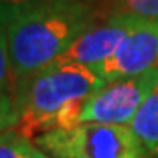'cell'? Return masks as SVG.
I'll list each match as a JSON object with an SVG mask.
<instances>
[{"mask_svg":"<svg viewBox=\"0 0 158 158\" xmlns=\"http://www.w3.org/2000/svg\"><path fill=\"white\" fill-rule=\"evenodd\" d=\"M158 86V67L144 74L106 83L90 97L81 113V123L128 127L144 100Z\"/></svg>","mask_w":158,"mask_h":158,"instance_id":"obj_4","label":"cell"},{"mask_svg":"<svg viewBox=\"0 0 158 158\" xmlns=\"http://www.w3.org/2000/svg\"><path fill=\"white\" fill-rule=\"evenodd\" d=\"M35 158H51V156H48L46 153H42L40 149H37V148H35Z\"/></svg>","mask_w":158,"mask_h":158,"instance_id":"obj_14","label":"cell"},{"mask_svg":"<svg viewBox=\"0 0 158 158\" xmlns=\"http://www.w3.org/2000/svg\"><path fill=\"white\" fill-rule=\"evenodd\" d=\"M18 123V111L14 95H2L0 97V134L7 130H14Z\"/></svg>","mask_w":158,"mask_h":158,"instance_id":"obj_12","label":"cell"},{"mask_svg":"<svg viewBox=\"0 0 158 158\" xmlns=\"http://www.w3.org/2000/svg\"><path fill=\"white\" fill-rule=\"evenodd\" d=\"M128 128L141 142L148 156L158 158V86L139 107Z\"/></svg>","mask_w":158,"mask_h":158,"instance_id":"obj_7","label":"cell"},{"mask_svg":"<svg viewBox=\"0 0 158 158\" xmlns=\"http://www.w3.org/2000/svg\"><path fill=\"white\" fill-rule=\"evenodd\" d=\"M137 18H111L93 25L86 30L56 62L62 63H81L95 69L106 63L118 51L125 37L134 30Z\"/></svg>","mask_w":158,"mask_h":158,"instance_id":"obj_6","label":"cell"},{"mask_svg":"<svg viewBox=\"0 0 158 158\" xmlns=\"http://www.w3.org/2000/svg\"><path fill=\"white\" fill-rule=\"evenodd\" d=\"M79 2H85V4H90V6H100L106 0H79Z\"/></svg>","mask_w":158,"mask_h":158,"instance_id":"obj_13","label":"cell"},{"mask_svg":"<svg viewBox=\"0 0 158 158\" xmlns=\"http://www.w3.org/2000/svg\"><path fill=\"white\" fill-rule=\"evenodd\" d=\"M0 158H35V146L16 130H7L0 134Z\"/></svg>","mask_w":158,"mask_h":158,"instance_id":"obj_9","label":"cell"},{"mask_svg":"<svg viewBox=\"0 0 158 158\" xmlns=\"http://www.w3.org/2000/svg\"><path fill=\"white\" fill-rule=\"evenodd\" d=\"M34 146L51 158H148L128 127L77 123L35 137Z\"/></svg>","mask_w":158,"mask_h":158,"instance_id":"obj_3","label":"cell"},{"mask_svg":"<svg viewBox=\"0 0 158 158\" xmlns=\"http://www.w3.org/2000/svg\"><path fill=\"white\" fill-rule=\"evenodd\" d=\"M106 81L91 67L81 63L55 62L16 83L14 102L18 134L35 137L81 123V113L93 93Z\"/></svg>","mask_w":158,"mask_h":158,"instance_id":"obj_1","label":"cell"},{"mask_svg":"<svg viewBox=\"0 0 158 158\" xmlns=\"http://www.w3.org/2000/svg\"><path fill=\"white\" fill-rule=\"evenodd\" d=\"M158 67V19H139L118 51L95 70L106 83L134 77Z\"/></svg>","mask_w":158,"mask_h":158,"instance_id":"obj_5","label":"cell"},{"mask_svg":"<svg viewBox=\"0 0 158 158\" xmlns=\"http://www.w3.org/2000/svg\"><path fill=\"white\" fill-rule=\"evenodd\" d=\"M102 21L111 18L158 19V0H106L97 6Z\"/></svg>","mask_w":158,"mask_h":158,"instance_id":"obj_8","label":"cell"},{"mask_svg":"<svg viewBox=\"0 0 158 158\" xmlns=\"http://www.w3.org/2000/svg\"><path fill=\"white\" fill-rule=\"evenodd\" d=\"M42 2L44 0H0V28L4 30L14 19H18Z\"/></svg>","mask_w":158,"mask_h":158,"instance_id":"obj_11","label":"cell"},{"mask_svg":"<svg viewBox=\"0 0 158 158\" xmlns=\"http://www.w3.org/2000/svg\"><path fill=\"white\" fill-rule=\"evenodd\" d=\"M98 19L97 6L79 0H44L14 19L4 28L14 81L55 63Z\"/></svg>","mask_w":158,"mask_h":158,"instance_id":"obj_2","label":"cell"},{"mask_svg":"<svg viewBox=\"0 0 158 158\" xmlns=\"http://www.w3.org/2000/svg\"><path fill=\"white\" fill-rule=\"evenodd\" d=\"M16 81L12 77L11 58H9V48H7L6 32L0 28V97L14 95Z\"/></svg>","mask_w":158,"mask_h":158,"instance_id":"obj_10","label":"cell"}]
</instances>
